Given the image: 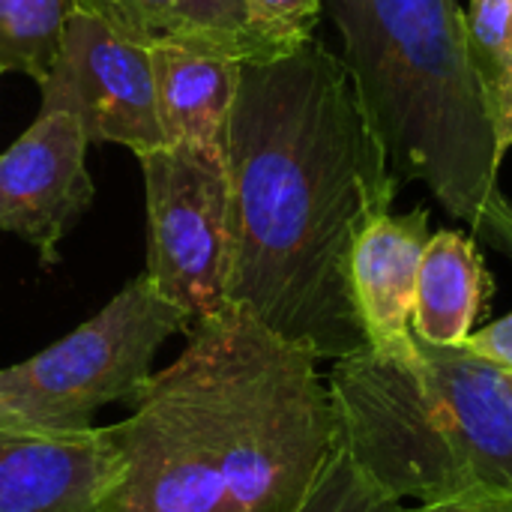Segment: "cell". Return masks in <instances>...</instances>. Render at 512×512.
Here are the masks:
<instances>
[{"label": "cell", "instance_id": "1", "mask_svg": "<svg viewBox=\"0 0 512 512\" xmlns=\"http://www.w3.org/2000/svg\"><path fill=\"white\" fill-rule=\"evenodd\" d=\"M225 168L234 225L228 303L318 360L369 348L351 255L402 186L342 54L309 36L243 63Z\"/></svg>", "mask_w": 512, "mask_h": 512}, {"label": "cell", "instance_id": "2", "mask_svg": "<svg viewBox=\"0 0 512 512\" xmlns=\"http://www.w3.org/2000/svg\"><path fill=\"white\" fill-rule=\"evenodd\" d=\"M318 357L228 303L111 429L126 512H291L336 447Z\"/></svg>", "mask_w": 512, "mask_h": 512}, {"label": "cell", "instance_id": "3", "mask_svg": "<svg viewBox=\"0 0 512 512\" xmlns=\"http://www.w3.org/2000/svg\"><path fill=\"white\" fill-rule=\"evenodd\" d=\"M363 108L405 186L426 183L450 216L512 255L495 129L456 0H321Z\"/></svg>", "mask_w": 512, "mask_h": 512}, {"label": "cell", "instance_id": "4", "mask_svg": "<svg viewBox=\"0 0 512 512\" xmlns=\"http://www.w3.org/2000/svg\"><path fill=\"white\" fill-rule=\"evenodd\" d=\"M336 441L390 498L438 504L512 495L510 375L471 348L414 336L333 363Z\"/></svg>", "mask_w": 512, "mask_h": 512}, {"label": "cell", "instance_id": "5", "mask_svg": "<svg viewBox=\"0 0 512 512\" xmlns=\"http://www.w3.org/2000/svg\"><path fill=\"white\" fill-rule=\"evenodd\" d=\"M189 327L186 312L135 276L69 336L0 372V426L81 432L108 405L135 408L159 348Z\"/></svg>", "mask_w": 512, "mask_h": 512}, {"label": "cell", "instance_id": "6", "mask_svg": "<svg viewBox=\"0 0 512 512\" xmlns=\"http://www.w3.org/2000/svg\"><path fill=\"white\" fill-rule=\"evenodd\" d=\"M141 159L150 285L189 321L228 306L234 225L225 156L159 147Z\"/></svg>", "mask_w": 512, "mask_h": 512}, {"label": "cell", "instance_id": "7", "mask_svg": "<svg viewBox=\"0 0 512 512\" xmlns=\"http://www.w3.org/2000/svg\"><path fill=\"white\" fill-rule=\"evenodd\" d=\"M39 87V111L69 114L90 144H120L135 156L165 147L150 48L78 6L66 18L60 51Z\"/></svg>", "mask_w": 512, "mask_h": 512}, {"label": "cell", "instance_id": "8", "mask_svg": "<svg viewBox=\"0 0 512 512\" xmlns=\"http://www.w3.org/2000/svg\"><path fill=\"white\" fill-rule=\"evenodd\" d=\"M87 138L69 114L51 111L0 156V231L27 240L45 267L57 264L66 231L93 204Z\"/></svg>", "mask_w": 512, "mask_h": 512}, {"label": "cell", "instance_id": "9", "mask_svg": "<svg viewBox=\"0 0 512 512\" xmlns=\"http://www.w3.org/2000/svg\"><path fill=\"white\" fill-rule=\"evenodd\" d=\"M0 512H126L111 429L0 426Z\"/></svg>", "mask_w": 512, "mask_h": 512}, {"label": "cell", "instance_id": "10", "mask_svg": "<svg viewBox=\"0 0 512 512\" xmlns=\"http://www.w3.org/2000/svg\"><path fill=\"white\" fill-rule=\"evenodd\" d=\"M75 6L150 51L183 48L249 63L297 48L273 36L249 0H75Z\"/></svg>", "mask_w": 512, "mask_h": 512}, {"label": "cell", "instance_id": "11", "mask_svg": "<svg viewBox=\"0 0 512 512\" xmlns=\"http://www.w3.org/2000/svg\"><path fill=\"white\" fill-rule=\"evenodd\" d=\"M429 237L426 207L408 216L381 213L360 234L351 255V288L372 351H402L414 342L411 315Z\"/></svg>", "mask_w": 512, "mask_h": 512}, {"label": "cell", "instance_id": "12", "mask_svg": "<svg viewBox=\"0 0 512 512\" xmlns=\"http://www.w3.org/2000/svg\"><path fill=\"white\" fill-rule=\"evenodd\" d=\"M150 60L165 147H192L225 156L243 63L183 48H153Z\"/></svg>", "mask_w": 512, "mask_h": 512}, {"label": "cell", "instance_id": "13", "mask_svg": "<svg viewBox=\"0 0 512 512\" xmlns=\"http://www.w3.org/2000/svg\"><path fill=\"white\" fill-rule=\"evenodd\" d=\"M492 291V276L477 243L459 231L429 237L414 294L411 330L420 342L462 348L474 333L477 315Z\"/></svg>", "mask_w": 512, "mask_h": 512}, {"label": "cell", "instance_id": "14", "mask_svg": "<svg viewBox=\"0 0 512 512\" xmlns=\"http://www.w3.org/2000/svg\"><path fill=\"white\" fill-rule=\"evenodd\" d=\"M465 24L495 129V150L504 165L512 150V0H471Z\"/></svg>", "mask_w": 512, "mask_h": 512}, {"label": "cell", "instance_id": "15", "mask_svg": "<svg viewBox=\"0 0 512 512\" xmlns=\"http://www.w3.org/2000/svg\"><path fill=\"white\" fill-rule=\"evenodd\" d=\"M75 0H0V66L42 81L60 51Z\"/></svg>", "mask_w": 512, "mask_h": 512}, {"label": "cell", "instance_id": "16", "mask_svg": "<svg viewBox=\"0 0 512 512\" xmlns=\"http://www.w3.org/2000/svg\"><path fill=\"white\" fill-rule=\"evenodd\" d=\"M408 504L381 492L336 441L291 512H405Z\"/></svg>", "mask_w": 512, "mask_h": 512}, {"label": "cell", "instance_id": "17", "mask_svg": "<svg viewBox=\"0 0 512 512\" xmlns=\"http://www.w3.org/2000/svg\"><path fill=\"white\" fill-rule=\"evenodd\" d=\"M258 21L288 45H300L315 36L321 18V0H249Z\"/></svg>", "mask_w": 512, "mask_h": 512}, {"label": "cell", "instance_id": "18", "mask_svg": "<svg viewBox=\"0 0 512 512\" xmlns=\"http://www.w3.org/2000/svg\"><path fill=\"white\" fill-rule=\"evenodd\" d=\"M465 348H471L474 354L501 366L504 372H512V312L507 318L486 324L483 330H474L468 336Z\"/></svg>", "mask_w": 512, "mask_h": 512}, {"label": "cell", "instance_id": "19", "mask_svg": "<svg viewBox=\"0 0 512 512\" xmlns=\"http://www.w3.org/2000/svg\"><path fill=\"white\" fill-rule=\"evenodd\" d=\"M405 512H512V495H480V498H453L438 504H414Z\"/></svg>", "mask_w": 512, "mask_h": 512}, {"label": "cell", "instance_id": "20", "mask_svg": "<svg viewBox=\"0 0 512 512\" xmlns=\"http://www.w3.org/2000/svg\"><path fill=\"white\" fill-rule=\"evenodd\" d=\"M507 375H510V390H512V372H507Z\"/></svg>", "mask_w": 512, "mask_h": 512}, {"label": "cell", "instance_id": "21", "mask_svg": "<svg viewBox=\"0 0 512 512\" xmlns=\"http://www.w3.org/2000/svg\"><path fill=\"white\" fill-rule=\"evenodd\" d=\"M0 75H3V66H0Z\"/></svg>", "mask_w": 512, "mask_h": 512}]
</instances>
